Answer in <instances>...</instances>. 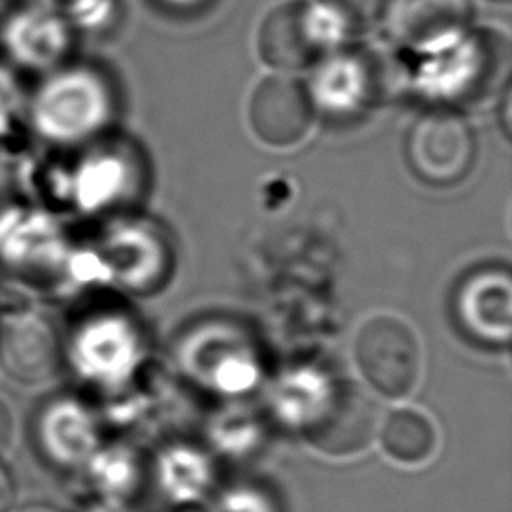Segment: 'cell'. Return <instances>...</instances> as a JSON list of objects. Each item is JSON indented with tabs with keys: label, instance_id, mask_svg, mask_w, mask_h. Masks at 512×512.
I'll return each instance as SVG.
<instances>
[{
	"label": "cell",
	"instance_id": "cell-1",
	"mask_svg": "<svg viewBox=\"0 0 512 512\" xmlns=\"http://www.w3.org/2000/svg\"><path fill=\"white\" fill-rule=\"evenodd\" d=\"M356 362L374 390L390 398L408 396L422 374V350L414 330L394 314H376L354 342Z\"/></svg>",
	"mask_w": 512,
	"mask_h": 512
},
{
	"label": "cell",
	"instance_id": "cell-2",
	"mask_svg": "<svg viewBox=\"0 0 512 512\" xmlns=\"http://www.w3.org/2000/svg\"><path fill=\"white\" fill-rule=\"evenodd\" d=\"M406 156L414 174L432 186H452L472 168L476 140L470 126L454 112L422 114L406 138Z\"/></svg>",
	"mask_w": 512,
	"mask_h": 512
},
{
	"label": "cell",
	"instance_id": "cell-3",
	"mask_svg": "<svg viewBox=\"0 0 512 512\" xmlns=\"http://www.w3.org/2000/svg\"><path fill=\"white\" fill-rule=\"evenodd\" d=\"M98 114L96 84L80 70H60L48 76L28 104L34 132L50 142H70L84 136L96 124Z\"/></svg>",
	"mask_w": 512,
	"mask_h": 512
},
{
	"label": "cell",
	"instance_id": "cell-4",
	"mask_svg": "<svg viewBox=\"0 0 512 512\" xmlns=\"http://www.w3.org/2000/svg\"><path fill=\"white\" fill-rule=\"evenodd\" d=\"M62 344L40 312L14 306L0 314V364L24 384L50 380L62 364Z\"/></svg>",
	"mask_w": 512,
	"mask_h": 512
},
{
	"label": "cell",
	"instance_id": "cell-5",
	"mask_svg": "<svg viewBox=\"0 0 512 512\" xmlns=\"http://www.w3.org/2000/svg\"><path fill=\"white\" fill-rule=\"evenodd\" d=\"M376 420V404L356 384L344 382L312 414L306 436L326 454L348 456L370 444Z\"/></svg>",
	"mask_w": 512,
	"mask_h": 512
},
{
	"label": "cell",
	"instance_id": "cell-6",
	"mask_svg": "<svg viewBox=\"0 0 512 512\" xmlns=\"http://www.w3.org/2000/svg\"><path fill=\"white\" fill-rule=\"evenodd\" d=\"M248 118L258 140L284 148L300 142L310 130L312 102L298 80L268 76L250 96Z\"/></svg>",
	"mask_w": 512,
	"mask_h": 512
},
{
	"label": "cell",
	"instance_id": "cell-7",
	"mask_svg": "<svg viewBox=\"0 0 512 512\" xmlns=\"http://www.w3.org/2000/svg\"><path fill=\"white\" fill-rule=\"evenodd\" d=\"M66 20L50 6L28 4L0 22V44L12 64L26 70H48L68 50Z\"/></svg>",
	"mask_w": 512,
	"mask_h": 512
},
{
	"label": "cell",
	"instance_id": "cell-8",
	"mask_svg": "<svg viewBox=\"0 0 512 512\" xmlns=\"http://www.w3.org/2000/svg\"><path fill=\"white\" fill-rule=\"evenodd\" d=\"M388 34L412 48H432L458 36L470 20V0H386Z\"/></svg>",
	"mask_w": 512,
	"mask_h": 512
},
{
	"label": "cell",
	"instance_id": "cell-9",
	"mask_svg": "<svg viewBox=\"0 0 512 512\" xmlns=\"http://www.w3.org/2000/svg\"><path fill=\"white\" fill-rule=\"evenodd\" d=\"M258 50L264 62L278 70L310 66L320 54L310 6L294 0L274 8L260 28Z\"/></svg>",
	"mask_w": 512,
	"mask_h": 512
},
{
	"label": "cell",
	"instance_id": "cell-10",
	"mask_svg": "<svg viewBox=\"0 0 512 512\" xmlns=\"http://www.w3.org/2000/svg\"><path fill=\"white\" fill-rule=\"evenodd\" d=\"M46 232L36 212L16 204L0 208V266L12 272L40 268L50 248Z\"/></svg>",
	"mask_w": 512,
	"mask_h": 512
},
{
	"label": "cell",
	"instance_id": "cell-11",
	"mask_svg": "<svg viewBox=\"0 0 512 512\" xmlns=\"http://www.w3.org/2000/svg\"><path fill=\"white\" fill-rule=\"evenodd\" d=\"M36 438L50 460L68 462L88 448V422L70 402H52L42 408Z\"/></svg>",
	"mask_w": 512,
	"mask_h": 512
},
{
	"label": "cell",
	"instance_id": "cell-12",
	"mask_svg": "<svg viewBox=\"0 0 512 512\" xmlns=\"http://www.w3.org/2000/svg\"><path fill=\"white\" fill-rule=\"evenodd\" d=\"M382 446L398 462L420 464L436 452V428L418 410H396L382 426Z\"/></svg>",
	"mask_w": 512,
	"mask_h": 512
},
{
	"label": "cell",
	"instance_id": "cell-13",
	"mask_svg": "<svg viewBox=\"0 0 512 512\" xmlns=\"http://www.w3.org/2000/svg\"><path fill=\"white\" fill-rule=\"evenodd\" d=\"M466 318L486 338H506L510 326V288L506 276L490 274L470 282L464 300Z\"/></svg>",
	"mask_w": 512,
	"mask_h": 512
},
{
	"label": "cell",
	"instance_id": "cell-14",
	"mask_svg": "<svg viewBox=\"0 0 512 512\" xmlns=\"http://www.w3.org/2000/svg\"><path fill=\"white\" fill-rule=\"evenodd\" d=\"M348 30H366L382 16L386 0H322Z\"/></svg>",
	"mask_w": 512,
	"mask_h": 512
},
{
	"label": "cell",
	"instance_id": "cell-15",
	"mask_svg": "<svg viewBox=\"0 0 512 512\" xmlns=\"http://www.w3.org/2000/svg\"><path fill=\"white\" fill-rule=\"evenodd\" d=\"M22 90L12 70L0 62V140L8 138L22 114Z\"/></svg>",
	"mask_w": 512,
	"mask_h": 512
},
{
	"label": "cell",
	"instance_id": "cell-16",
	"mask_svg": "<svg viewBox=\"0 0 512 512\" xmlns=\"http://www.w3.org/2000/svg\"><path fill=\"white\" fill-rule=\"evenodd\" d=\"M14 480L10 470L0 462V512H12L14 504Z\"/></svg>",
	"mask_w": 512,
	"mask_h": 512
},
{
	"label": "cell",
	"instance_id": "cell-17",
	"mask_svg": "<svg viewBox=\"0 0 512 512\" xmlns=\"http://www.w3.org/2000/svg\"><path fill=\"white\" fill-rule=\"evenodd\" d=\"M12 430H14V420L10 406L0 398V452H4L12 440Z\"/></svg>",
	"mask_w": 512,
	"mask_h": 512
},
{
	"label": "cell",
	"instance_id": "cell-18",
	"mask_svg": "<svg viewBox=\"0 0 512 512\" xmlns=\"http://www.w3.org/2000/svg\"><path fill=\"white\" fill-rule=\"evenodd\" d=\"M16 512H62V510H58L54 506H46V504H28Z\"/></svg>",
	"mask_w": 512,
	"mask_h": 512
},
{
	"label": "cell",
	"instance_id": "cell-19",
	"mask_svg": "<svg viewBox=\"0 0 512 512\" xmlns=\"http://www.w3.org/2000/svg\"><path fill=\"white\" fill-rule=\"evenodd\" d=\"M8 4H10V0H0V22H2L4 16L8 14Z\"/></svg>",
	"mask_w": 512,
	"mask_h": 512
},
{
	"label": "cell",
	"instance_id": "cell-20",
	"mask_svg": "<svg viewBox=\"0 0 512 512\" xmlns=\"http://www.w3.org/2000/svg\"><path fill=\"white\" fill-rule=\"evenodd\" d=\"M54 2L56 0H30V4H40V6H50V8H52Z\"/></svg>",
	"mask_w": 512,
	"mask_h": 512
}]
</instances>
